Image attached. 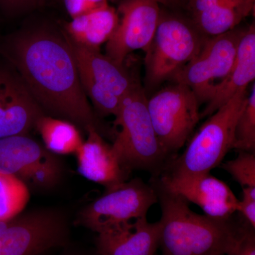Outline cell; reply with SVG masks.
Here are the masks:
<instances>
[{"label":"cell","instance_id":"12","mask_svg":"<svg viewBox=\"0 0 255 255\" xmlns=\"http://www.w3.org/2000/svg\"><path fill=\"white\" fill-rule=\"evenodd\" d=\"M43 114L17 71L0 65V138L27 135Z\"/></svg>","mask_w":255,"mask_h":255},{"label":"cell","instance_id":"8","mask_svg":"<svg viewBox=\"0 0 255 255\" xmlns=\"http://www.w3.org/2000/svg\"><path fill=\"white\" fill-rule=\"evenodd\" d=\"M66 216L52 209L33 210L0 221V255H39L68 239Z\"/></svg>","mask_w":255,"mask_h":255},{"label":"cell","instance_id":"24","mask_svg":"<svg viewBox=\"0 0 255 255\" xmlns=\"http://www.w3.org/2000/svg\"><path fill=\"white\" fill-rule=\"evenodd\" d=\"M243 188H255V154L240 151L236 158L220 164Z\"/></svg>","mask_w":255,"mask_h":255},{"label":"cell","instance_id":"19","mask_svg":"<svg viewBox=\"0 0 255 255\" xmlns=\"http://www.w3.org/2000/svg\"><path fill=\"white\" fill-rule=\"evenodd\" d=\"M51 155L44 146L27 135L0 138V172L18 177L25 169Z\"/></svg>","mask_w":255,"mask_h":255},{"label":"cell","instance_id":"18","mask_svg":"<svg viewBox=\"0 0 255 255\" xmlns=\"http://www.w3.org/2000/svg\"><path fill=\"white\" fill-rule=\"evenodd\" d=\"M255 9V0H231L192 15L191 21L204 36L212 37L238 27Z\"/></svg>","mask_w":255,"mask_h":255},{"label":"cell","instance_id":"2","mask_svg":"<svg viewBox=\"0 0 255 255\" xmlns=\"http://www.w3.org/2000/svg\"><path fill=\"white\" fill-rule=\"evenodd\" d=\"M161 209L159 248L162 255H229L248 227L243 221L196 214L185 199L152 176Z\"/></svg>","mask_w":255,"mask_h":255},{"label":"cell","instance_id":"29","mask_svg":"<svg viewBox=\"0 0 255 255\" xmlns=\"http://www.w3.org/2000/svg\"><path fill=\"white\" fill-rule=\"evenodd\" d=\"M114 1H120L123 0H114ZM159 5H164V6H169V7H174L180 4L182 0H155Z\"/></svg>","mask_w":255,"mask_h":255},{"label":"cell","instance_id":"11","mask_svg":"<svg viewBox=\"0 0 255 255\" xmlns=\"http://www.w3.org/2000/svg\"><path fill=\"white\" fill-rule=\"evenodd\" d=\"M160 5L155 0H123L117 11L119 22L106 43V55L124 65L128 55L150 44L161 16Z\"/></svg>","mask_w":255,"mask_h":255},{"label":"cell","instance_id":"22","mask_svg":"<svg viewBox=\"0 0 255 255\" xmlns=\"http://www.w3.org/2000/svg\"><path fill=\"white\" fill-rule=\"evenodd\" d=\"M61 176V164L53 154L39 163L25 169L17 177L28 189L48 190L58 184Z\"/></svg>","mask_w":255,"mask_h":255},{"label":"cell","instance_id":"10","mask_svg":"<svg viewBox=\"0 0 255 255\" xmlns=\"http://www.w3.org/2000/svg\"><path fill=\"white\" fill-rule=\"evenodd\" d=\"M246 28L207 37L197 55L172 77L195 94L199 103H207L215 89L227 77L236 60Z\"/></svg>","mask_w":255,"mask_h":255},{"label":"cell","instance_id":"16","mask_svg":"<svg viewBox=\"0 0 255 255\" xmlns=\"http://www.w3.org/2000/svg\"><path fill=\"white\" fill-rule=\"evenodd\" d=\"M255 79V23L246 28L242 37L231 70L225 80L215 89L201 119L211 116Z\"/></svg>","mask_w":255,"mask_h":255},{"label":"cell","instance_id":"23","mask_svg":"<svg viewBox=\"0 0 255 255\" xmlns=\"http://www.w3.org/2000/svg\"><path fill=\"white\" fill-rule=\"evenodd\" d=\"M233 149L255 152V84L253 82L248 101L236 122Z\"/></svg>","mask_w":255,"mask_h":255},{"label":"cell","instance_id":"13","mask_svg":"<svg viewBox=\"0 0 255 255\" xmlns=\"http://www.w3.org/2000/svg\"><path fill=\"white\" fill-rule=\"evenodd\" d=\"M158 177L166 187L199 206L206 216L228 219L237 212L238 199L233 191L223 181L210 173L187 179Z\"/></svg>","mask_w":255,"mask_h":255},{"label":"cell","instance_id":"15","mask_svg":"<svg viewBox=\"0 0 255 255\" xmlns=\"http://www.w3.org/2000/svg\"><path fill=\"white\" fill-rule=\"evenodd\" d=\"M100 255H155L159 248V223L147 218L97 235Z\"/></svg>","mask_w":255,"mask_h":255},{"label":"cell","instance_id":"26","mask_svg":"<svg viewBox=\"0 0 255 255\" xmlns=\"http://www.w3.org/2000/svg\"><path fill=\"white\" fill-rule=\"evenodd\" d=\"M65 10L71 18L108 4V0H63Z\"/></svg>","mask_w":255,"mask_h":255},{"label":"cell","instance_id":"6","mask_svg":"<svg viewBox=\"0 0 255 255\" xmlns=\"http://www.w3.org/2000/svg\"><path fill=\"white\" fill-rule=\"evenodd\" d=\"M157 203L153 187L135 178L106 191L85 206L79 213L76 222L97 235L102 234L147 218L149 210Z\"/></svg>","mask_w":255,"mask_h":255},{"label":"cell","instance_id":"14","mask_svg":"<svg viewBox=\"0 0 255 255\" xmlns=\"http://www.w3.org/2000/svg\"><path fill=\"white\" fill-rule=\"evenodd\" d=\"M86 132V140L75 152L79 173L103 186L106 191L127 182L130 172L122 163L112 144L105 141L95 128L89 127Z\"/></svg>","mask_w":255,"mask_h":255},{"label":"cell","instance_id":"17","mask_svg":"<svg viewBox=\"0 0 255 255\" xmlns=\"http://www.w3.org/2000/svg\"><path fill=\"white\" fill-rule=\"evenodd\" d=\"M119 22L117 9L110 4L71 18L65 33L73 42L88 49L100 50L113 34Z\"/></svg>","mask_w":255,"mask_h":255},{"label":"cell","instance_id":"4","mask_svg":"<svg viewBox=\"0 0 255 255\" xmlns=\"http://www.w3.org/2000/svg\"><path fill=\"white\" fill-rule=\"evenodd\" d=\"M114 124L119 130L112 145L124 167L129 172L162 173L169 159L157 139L145 90L138 81L121 101Z\"/></svg>","mask_w":255,"mask_h":255},{"label":"cell","instance_id":"5","mask_svg":"<svg viewBox=\"0 0 255 255\" xmlns=\"http://www.w3.org/2000/svg\"><path fill=\"white\" fill-rule=\"evenodd\" d=\"M206 38L191 20L161 13L155 34L145 50L147 86L157 87L172 79L197 55Z\"/></svg>","mask_w":255,"mask_h":255},{"label":"cell","instance_id":"28","mask_svg":"<svg viewBox=\"0 0 255 255\" xmlns=\"http://www.w3.org/2000/svg\"><path fill=\"white\" fill-rule=\"evenodd\" d=\"M228 1L231 0H187V7L192 16Z\"/></svg>","mask_w":255,"mask_h":255},{"label":"cell","instance_id":"1","mask_svg":"<svg viewBox=\"0 0 255 255\" xmlns=\"http://www.w3.org/2000/svg\"><path fill=\"white\" fill-rule=\"evenodd\" d=\"M4 51L43 112L85 130L95 128L102 135V125L82 88L75 58L63 36L38 28L10 39Z\"/></svg>","mask_w":255,"mask_h":255},{"label":"cell","instance_id":"9","mask_svg":"<svg viewBox=\"0 0 255 255\" xmlns=\"http://www.w3.org/2000/svg\"><path fill=\"white\" fill-rule=\"evenodd\" d=\"M199 106L189 87L175 82L147 99L156 135L169 160L187 141L200 120Z\"/></svg>","mask_w":255,"mask_h":255},{"label":"cell","instance_id":"20","mask_svg":"<svg viewBox=\"0 0 255 255\" xmlns=\"http://www.w3.org/2000/svg\"><path fill=\"white\" fill-rule=\"evenodd\" d=\"M35 128L41 135L44 147L53 155L75 154L83 142L77 126L65 119L43 114L37 120Z\"/></svg>","mask_w":255,"mask_h":255},{"label":"cell","instance_id":"3","mask_svg":"<svg viewBox=\"0 0 255 255\" xmlns=\"http://www.w3.org/2000/svg\"><path fill=\"white\" fill-rule=\"evenodd\" d=\"M248 89L237 92L203 124L182 155L168 161L164 177L187 179L210 173L233 149L235 128L248 97Z\"/></svg>","mask_w":255,"mask_h":255},{"label":"cell","instance_id":"27","mask_svg":"<svg viewBox=\"0 0 255 255\" xmlns=\"http://www.w3.org/2000/svg\"><path fill=\"white\" fill-rule=\"evenodd\" d=\"M48 0H0V6L9 12H21L42 6Z\"/></svg>","mask_w":255,"mask_h":255},{"label":"cell","instance_id":"7","mask_svg":"<svg viewBox=\"0 0 255 255\" xmlns=\"http://www.w3.org/2000/svg\"><path fill=\"white\" fill-rule=\"evenodd\" d=\"M63 36L73 53L87 97L101 115L115 117L122 98L137 80L130 76L124 65L115 63L100 50L80 46L65 33Z\"/></svg>","mask_w":255,"mask_h":255},{"label":"cell","instance_id":"21","mask_svg":"<svg viewBox=\"0 0 255 255\" xmlns=\"http://www.w3.org/2000/svg\"><path fill=\"white\" fill-rule=\"evenodd\" d=\"M29 199V189L19 178L0 172V221L22 214Z\"/></svg>","mask_w":255,"mask_h":255},{"label":"cell","instance_id":"25","mask_svg":"<svg viewBox=\"0 0 255 255\" xmlns=\"http://www.w3.org/2000/svg\"><path fill=\"white\" fill-rule=\"evenodd\" d=\"M241 200H238L237 212L253 228H255V188H243Z\"/></svg>","mask_w":255,"mask_h":255}]
</instances>
